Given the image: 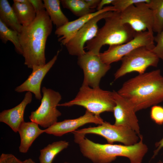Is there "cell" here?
Listing matches in <instances>:
<instances>
[{"label": "cell", "mask_w": 163, "mask_h": 163, "mask_svg": "<svg viewBox=\"0 0 163 163\" xmlns=\"http://www.w3.org/2000/svg\"><path fill=\"white\" fill-rule=\"evenodd\" d=\"M22 161L13 154L2 153L0 156V163H22Z\"/></svg>", "instance_id": "29"}, {"label": "cell", "mask_w": 163, "mask_h": 163, "mask_svg": "<svg viewBox=\"0 0 163 163\" xmlns=\"http://www.w3.org/2000/svg\"><path fill=\"white\" fill-rule=\"evenodd\" d=\"M146 4L153 12V31L159 33L163 28V0H150Z\"/></svg>", "instance_id": "24"}, {"label": "cell", "mask_w": 163, "mask_h": 163, "mask_svg": "<svg viewBox=\"0 0 163 163\" xmlns=\"http://www.w3.org/2000/svg\"><path fill=\"white\" fill-rule=\"evenodd\" d=\"M112 93L115 104L113 112L115 120L114 124L129 127L139 137L141 135L140 127L134 107L117 91H113Z\"/></svg>", "instance_id": "13"}, {"label": "cell", "mask_w": 163, "mask_h": 163, "mask_svg": "<svg viewBox=\"0 0 163 163\" xmlns=\"http://www.w3.org/2000/svg\"><path fill=\"white\" fill-rule=\"evenodd\" d=\"M22 163H36L31 158H28L22 161Z\"/></svg>", "instance_id": "34"}, {"label": "cell", "mask_w": 163, "mask_h": 163, "mask_svg": "<svg viewBox=\"0 0 163 163\" xmlns=\"http://www.w3.org/2000/svg\"><path fill=\"white\" fill-rule=\"evenodd\" d=\"M61 3L64 8L79 18L95 11L89 8L85 0H62Z\"/></svg>", "instance_id": "23"}, {"label": "cell", "mask_w": 163, "mask_h": 163, "mask_svg": "<svg viewBox=\"0 0 163 163\" xmlns=\"http://www.w3.org/2000/svg\"><path fill=\"white\" fill-rule=\"evenodd\" d=\"M112 91L103 90L99 87L93 88L82 85L75 97L58 106H82L92 114L100 116L105 112H113L115 106Z\"/></svg>", "instance_id": "5"}, {"label": "cell", "mask_w": 163, "mask_h": 163, "mask_svg": "<svg viewBox=\"0 0 163 163\" xmlns=\"http://www.w3.org/2000/svg\"><path fill=\"white\" fill-rule=\"evenodd\" d=\"M69 145L68 142L60 140L48 144L40 150V163H52L55 156Z\"/></svg>", "instance_id": "22"}, {"label": "cell", "mask_w": 163, "mask_h": 163, "mask_svg": "<svg viewBox=\"0 0 163 163\" xmlns=\"http://www.w3.org/2000/svg\"><path fill=\"white\" fill-rule=\"evenodd\" d=\"M39 125L31 121H24L19 126L18 132L20 135V143L19 147L20 152H27L35 140L41 134L44 133V130L40 129Z\"/></svg>", "instance_id": "18"}, {"label": "cell", "mask_w": 163, "mask_h": 163, "mask_svg": "<svg viewBox=\"0 0 163 163\" xmlns=\"http://www.w3.org/2000/svg\"><path fill=\"white\" fill-rule=\"evenodd\" d=\"M120 13L122 22L129 25L136 32L147 30L153 34V12L146 3H136Z\"/></svg>", "instance_id": "10"}, {"label": "cell", "mask_w": 163, "mask_h": 163, "mask_svg": "<svg viewBox=\"0 0 163 163\" xmlns=\"http://www.w3.org/2000/svg\"><path fill=\"white\" fill-rule=\"evenodd\" d=\"M150 0H114L112 3L117 11L121 12L130 6L140 2H149Z\"/></svg>", "instance_id": "26"}, {"label": "cell", "mask_w": 163, "mask_h": 163, "mask_svg": "<svg viewBox=\"0 0 163 163\" xmlns=\"http://www.w3.org/2000/svg\"><path fill=\"white\" fill-rule=\"evenodd\" d=\"M52 24L45 10L37 13L34 21L28 26H23L19 33L24 64L28 68L32 69L46 64V43L52 31Z\"/></svg>", "instance_id": "2"}, {"label": "cell", "mask_w": 163, "mask_h": 163, "mask_svg": "<svg viewBox=\"0 0 163 163\" xmlns=\"http://www.w3.org/2000/svg\"><path fill=\"white\" fill-rule=\"evenodd\" d=\"M109 11H117V10L113 5L104 7L101 10L96 11L79 17L75 20L69 21L64 25L56 29L55 34L59 38V41L62 45H65L90 20L100 14Z\"/></svg>", "instance_id": "16"}, {"label": "cell", "mask_w": 163, "mask_h": 163, "mask_svg": "<svg viewBox=\"0 0 163 163\" xmlns=\"http://www.w3.org/2000/svg\"><path fill=\"white\" fill-rule=\"evenodd\" d=\"M104 122L100 116L86 110L85 114L78 118L57 122L49 128L44 129V133L57 136L73 132L82 126L88 123L101 125Z\"/></svg>", "instance_id": "14"}, {"label": "cell", "mask_w": 163, "mask_h": 163, "mask_svg": "<svg viewBox=\"0 0 163 163\" xmlns=\"http://www.w3.org/2000/svg\"><path fill=\"white\" fill-rule=\"evenodd\" d=\"M74 132L85 135L92 134L101 136L106 140L108 144L118 142L126 145L136 143L139 137L134 131L129 127L112 125L106 121L97 126L84 128Z\"/></svg>", "instance_id": "8"}, {"label": "cell", "mask_w": 163, "mask_h": 163, "mask_svg": "<svg viewBox=\"0 0 163 163\" xmlns=\"http://www.w3.org/2000/svg\"><path fill=\"white\" fill-rule=\"evenodd\" d=\"M158 163H163V162H162V161H160L158 162Z\"/></svg>", "instance_id": "36"}, {"label": "cell", "mask_w": 163, "mask_h": 163, "mask_svg": "<svg viewBox=\"0 0 163 163\" xmlns=\"http://www.w3.org/2000/svg\"><path fill=\"white\" fill-rule=\"evenodd\" d=\"M150 117L156 124L161 125L163 124V107L155 105L152 107L150 111Z\"/></svg>", "instance_id": "28"}, {"label": "cell", "mask_w": 163, "mask_h": 163, "mask_svg": "<svg viewBox=\"0 0 163 163\" xmlns=\"http://www.w3.org/2000/svg\"><path fill=\"white\" fill-rule=\"evenodd\" d=\"M43 1L45 10L56 29L64 25L69 21L61 9V0H44Z\"/></svg>", "instance_id": "19"}, {"label": "cell", "mask_w": 163, "mask_h": 163, "mask_svg": "<svg viewBox=\"0 0 163 163\" xmlns=\"http://www.w3.org/2000/svg\"><path fill=\"white\" fill-rule=\"evenodd\" d=\"M154 40L157 44L151 50L159 59L163 60V28L160 32L154 37Z\"/></svg>", "instance_id": "27"}, {"label": "cell", "mask_w": 163, "mask_h": 163, "mask_svg": "<svg viewBox=\"0 0 163 163\" xmlns=\"http://www.w3.org/2000/svg\"><path fill=\"white\" fill-rule=\"evenodd\" d=\"M32 98L31 93L27 92L19 104L0 113V121L8 125L14 132L17 133L19 126L24 121V117L26 107L30 103Z\"/></svg>", "instance_id": "17"}, {"label": "cell", "mask_w": 163, "mask_h": 163, "mask_svg": "<svg viewBox=\"0 0 163 163\" xmlns=\"http://www.w3.org/2000/svg\"><path fill=\"white\" fill-rule=\"evenodd\" d=\"M36 13L45 10L43 1L41 0H29Z\"/></svg>", "instance_id": "30"}, {"label": "cell", "mask_w": 163, "mask_h": 163, "mask_svg": "<svg viewBox=\"0 0 163 163\" xmlns=\"http://www.w3.org/2000/svg\"><path fill=\"white\" fill-rule=\"evenodd\" d=\"M114 0H100L96 8L97 11L102 10L104 6L107 5L112 4Z\"/></svg>", "instance_id": "32"}, {"label": "cell", "mask_w": 163, "mask_h": 163, "mask_svg": "<svg viewBox=\"0 0 163 163\" xmlns=\"http://www.w3.org/2000/svg\"><path fill=\"white\" fill-rule=\"evenodd\" d=\"M42 92L40 105L31 112L29 118L31 121L46 129L57 122L58 118L61 115L57 107L62 96L59 92L45 87L42 88Z\"/></svg>", "instance_id": "6"}, {"label": "cell", "mask_w": 163, "mask_h": 163, "mask_svg": "<svg viewBox=\"0 0 163 163\" xmlns=\"http://www.w3.org/2000/svg\"><path fill=\"white\" fill-rule=\"evenodd\" d=\"M63 163H69V162H63Z\"/></svg>", "instance_id": "37"}, {"label": "cell", "mask_w": 163, "mask_h": 163, "mask_svg": "<svg viewBox=\"0 0 163 163\" xmlns=\"http://www.w3.org/2000/svg\"><path fill=\"white\" fill-rule=\"evenodd\" d=\"M155 145L157 149L154 151L153 157L157 155L161 149L163 148V138L160 141L156 142Z\"/></svg>", "instance_id": "33"}, {"label": "cell", "mask_w": 163, "mask_h": 163, "mask_svg": "<svg viewBox=\"0 0 163 163\" xmlns=\"http://www.w3.org/2000/svg\"><path fill=\"white\" fill-rule=\"evenodd\" d=\"M19 33L17 31L8 28L0 20V38L2 41L4 43H6L8 41L11 42L14 45L16 52L22 55Z\"/></svg>", "instance_id": "25"}, {"label": "cell", "mask_w": 163, "mask_h": 163, "mask_svg": "<svg viewBox=\"0 0 163 163\" xmlns=\"http://www.w3.org/2000/svg\"><path fill=\"white\" fill-rule=\"evenodd\" d=\"M88 6L91 9L97 8L100 0H85Z\"/></svg>", "instance_id": "31"}, {"label": "cell", "mask_w": 163, "mask_h": 163, "mask_svg": "<svg viewBox=\"0 0 163 163\" xmlns=\"http://www.w3.org/2000/svg\"><path fill=\"white\" fill-rule=\"evenodd\" d=\"M111 11L104 12L92 18L76 33L65 45L70 55L78 57L85 53L84 46L94 38L99 29L97 23L108 16Z\"/></svg>", "instance_id": "12"}, {"label": "cell", "mask_w": 163, "mask_h": 163, "mask_svg": "<svg viewBox=\"0 0 163 163\" xmlns=\"http://www.w3.org/2000/svg\"><path fill=\"white\" fill-rule=\"evenodd\" d=\"M159 59L147 47L138 48L121 59L120 66L114 74L115 79L131 72H136L139 74L144 73L149 67H157Z\"/></svg>", "instance_id": "7"}, {"label": "cell", "mask_w": 163, "mask_h": 163, "mask_svg": "<svg viewBox=\"0 0 163 163\" xmlns=\"http://www.w3.org/2000/svg\"><path fill=\"white\" fill-rule=\"evenodd\" d=\"M136 112L163 101V77L159 69L138 75L125 82L117 91Z\"/></svg>", "instance_id": "1"}, {"label": "cell", "mask_w": 163, "mask_h": 163, "mask_svg": "<svg viewBox=\"0 0 163 163\" xmlns=\"http://www.w3.org/2000/svg\"><path fill=\"white\" fill-rule=\"evenodd\" d=\"M16 2L19 3H26L29 2V0H14Z\"/></svg>", "instance_id": "35"}, {"label": "cell", "mask_w": 163, "mask_h": 163, "mask_svg": "<svg viewBox=\"0 0 163 163\" xmlns=\"http://www.w3.org/2000/svg\"><path fill=\"white\" fill-rule=\"evenodd\" d=\"M59 52L58 50L53 58L44 65L34 67L28 78L21 85L17 87L15 91L19 93L30 92L34 94L37 99L41 100L40 88L42 81L57 60Z\"/></svg>", "instance_id": "15"}, {"label": "cell", "mask_w": 163, "mask_h": 163, "mask_svg": "<svg viewBox=\"0 0 163 163\" xmlns=\"http://www.w3.org/2000/svg\"><path fill=\"white\" fill-rule=\"evenodd\" d=\"M105 23L99 28L95 37L86 43L88 51L99 55L102 46L121 44L133 39L136 32L128 24L123 23L120 13L111 11L104 19Z\"/></svg>", "instance_id": "4"}, {"label": "cell", "mask_w": 163, "mask_h": 163, "mask_svg": "<svg viewBox=\"0 0 163 163\" xmlns=\"http://www.w3.org/2000/svg\"><path fill=\"white\" fill-rule=\"evenodd\" d=\"M99 55L87 51L78 57V64L84 73L82 85L93 88L99 87L101 78L110 69V65L104 63Z\"/></svg>", "instance_id": "11"}, {"label": "cell", "mask_w": 163, "mask_h": 163, "mask_svg": "<svg viewBox=\"0 0 163 163\" xmlns=\"http://www.w3.org/2000/svg\"><path fill=\"white\" fill-rule=\"evenodd\" d=\"M12 7L19 22L23 27L29 25L36 18L37 13L30 2L21 3L14 0Z\"/></svg>", "instance_id": "21"}, {"label": "cell", "mask_w": 163, "mask_h": 163, "mask_svg": "<svg viewBox=\"0 0 163 163\" xmlns=\"http://www.w3.org/2000/svg\"><path fill=\"white\" fill-rule=\"evenodd\" d=\"M72 133L74 141L78 145L82 155L93 163H110L118 156L128 158L130 163H141L148 150L147 146L143 143L142 135L137 143L126 145L95 143L85 135L75 132Z\"/></svg>", "instance_id": "3"}, {"label": "cell", "mask_w": 163, "mask_h": 163, "mask_svg": "<svg viewBox=\"0 0 163 163\" xmlns=\"http://www.w3.org/2000/svg\"><path fill=\"white\" fill-rule=\"evenodd\" d=\"M154 38L153 34L148 31L136 32L131 40L124 44L109 46L107 50L100 53V57L104 63L110 65L138 48L145 46L152 50L155 46Z\"/></svg>", "instance_id": "9"}, {"label": "cell", "mask_w": 163, "mask_h": 163, "mask_svg": "<svg viewBox=\"0 0 163 163\" xmlns=\"http://www.w3.org/2000/svg\"><path fill=\"white\" fill-rule=\"evenodd\" d=\"M0 20L7 27L20 33L23 26L19 22L15 12L7 0H0Z\"/></svg>", "instance_id": "20"}]
</instances>
